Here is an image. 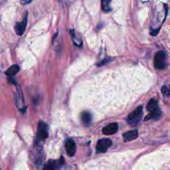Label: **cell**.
<instances>
[{
  "mask_svg": "<svg viewBox=\"0 0 170 170\" xmlns=\"http://www.w3.org/2000/svg\"><path fill=\"white\" fill-rule=\"evenodd\" d=\"M147 110L150 113V114L147 115L145 120H148L150 119H154L158 120L162 116V111H161L157 100L155 99H151L148 104L147 105Z\"/></svg>",
  "mask_w": 170,
  "mask_h": 170,
  "instance_id": "cell-1",
  "label": "cell"
},
{
  "mask_svg": "<svg viewBox=\"0 0 170 170\" xmlns=\"http://www.w3.org/2000/svg\"><path fill=\"white\" fill-rule=\"evenodd\" d=\"M143 116V106H139L128 116L127 122L132 126H136L140 124Z\"/></svg>",
  "mask_w": 170,
  "mask_h": 170,
  "instance_id": "cell-2",
  "label": "cell"
},
{
  "mask_svg": "<svg viewBox=\"0 0 170 170\" xmlns=\"http://www.w3.org/2000/svg\"><path fill=\"white\" fill-rule=\"evenodd\" d=\"M49 135V126L48 125L42 121L39 122L38 130L37 132L36 138H35V144L39 145L40 144L47 139Z\"/></svg>",
  "mask_w": 170,
  "mask_h": 170,
  "instance_id": "cell-3",
  "label": "cell"
},
{
  "mask_svg": "<svg viewBox=\"0 0 170 170\" xmlns=\"http://www.w3.org/2000/svg\"><path fill=\"white\" fill-rule=\"evenodd\" d=\"M154 67L156 69L163 70L166 68V54L164 51H159L154 57Z\"/></svg>",
  "mask_w": 170,
  "mask_h": 170,
  "instance_id": "cell-4",
  "label": "cell"
},
{
  "mask_svg": "<svg viewBox=\"0 0 170 170\" xmlns=\"http://www.w3.org/2000/svg\"><path fill=\"white\" fill-rule=\"evenodd\" d=\"M15 102L17 108L18 109L21 113H25L27 106L25 103V100L23 96V93L21 90L20 87L17 88L15 93Z\"/></svg>",
  "mask_w": 170,
  "mask_h": 170,
  "instance_id": "cell-5",
  "label": "cell"
},
{
  "mask_svg": "<svg viewBox=\"0 0 170 170\" xmlns=\"http://www.w3.org/2000/svg\"><path fill=\"white\" fill-rule=\"evenodd\" d=\"M113 145V142L111 140L108 139V138H103V139H100L98 141L96 150L98 154L100 153H105Z\"/></svg>",
  "mask_w": 170,
  "mask_h": 170,
  "instance_id": "cell-6",
  "label": "cell"
},
{
  "mask_svg": "<svg viewBox=\"0 0 170 170\" xmlns=\"http://www.w3.org/2000/svg\"><path fill=\"white\" fill-rule=\"evenodd\" d=\"M28 12L27 11L25 13V16L23 17V20L19 22V23H17L16 25H15L14 29L17 35H19V36H21V35L24 33L27 28V25H28Z\"/></svg>",
  "mask_w": 170,
  "mask_h": 170,
  "instance_id": "cell-7",
  "label": "cell"
},
{
  "mask_svg": "<svg viewBox=\"0 0 170 170\" xmlns=\"http://www.w3.org/2000/svg\"><path fill=\"white\" fill-rule=\"evenodd\" d=\"M63 164V158H61L59 160H49L45 165L43 170H59Z\"/></svg>",
  "mask_w": 170,
  "mask_h": 170,
  "instance_id": "cell-8",
  "label": "cell"
},
{
  "mask_svg": "<svg viewBox=\"0 0 170 170\" xmlns=\"http://www.w3.org/2000/svg\"><path fill=\"white\" fill-rule=\"evenodd\" d=\"M65 149L67 154L69 156H73L77 151L75 142L72 139H68L65 143Z\"/></svg>",
  "mask_w": 170,
  "mask_h": 170,
  "instance_id": "cell-9",
  "label": "cell"
},
{
  "mask_svg": "<svg viewBox=\"0 0 170 170\" xmlns=\"http://www.w3.org/2000/svg\"><path fill=\"white\" fill-rule=\"evenodd\" d=\"M118 130V124L116 122L111 123L102 129V132L105 135H113Z\"/></svg>",
  "mask_w": 170,
  "mask_h": 170,
  "instance_id": "cell-10",
  "label": "cell"
},
{
  "mask_svg": "<svg viewBox=\"0 0 170 170\" xmlns=\"http://www.w3.org/2000/svg\"><path fill=\"white\" fill-rule=\"evenodd\" d=\"M123 138L124 142H130L134 140H136V138L138 137V132L136 130H130L128 131L123 134Z\"/></svg>",
  "mask_w": 170,
  "mask_h": 170,
  "instance_id": "cell-11",
  "label": "cell"
},
{
  "mask_svg": "<svg viewBox=\"0 0 170 170\" xmlns=\"http://www.w3.org/2000/svg\"><path fill=\"white\" fill-rule=\"evenodd\" d=\"M70 35L72 41L76 46L81 47L83 45V40L81 37H80V35L76 32L74 29H72L70 31Z\"/></svg>",
  "mask_w": 170,
  "mask_h": 170,
  "instance_id": "cell-12",
  "label": "cell"
},
{
  "mask_svg": "<svg viewBox=\"0 0 170 170\" xmlns=\"http://www.w3.org/2000/svg\"><path fill=\"white\" fill-rule=\"evenodd\" d=\"M92 114L87 111H84L81 114V121L84 126H90L92 123Z\"/></svg>",
  "mask_w": 170,
  "mask_h": 170,
  "instance_id": "cell-13",
  "label": "cell"
},
{
  "mask_svg": "<svg viewBox=\"0 0 170 170\" xmlns=\"http://www.w3.org/2000/svg\"><path fill=\"white\" fill-rule=\"evenodd\" d=\"M19 71V67L16 65H12L11 66L10 68H9L6 71V74L8 77H13V76L15 75Z\"/></svg>",
  "mask_w": 170,
  "mask_h": 170,
  "instance_id": "cell-14",
  "label": "cell"
},
{
  "mask_svg": "<svg viewBox=\"0 0 170 170\" xmlns=\"http://www.w3.org/2000/svg\"><path fill=\"white\" fill-rule=\"evenodd\" d=\"M112 0H101V7L105 12H109L112 10L110 6Z\"/></svg>",
  "mask_w": 170,
  "mask_h": 170,
  "instance_id": "cell-15",
  "label": "cell"
},
{
  "mask_svg": "<svg viewBox=\"0 0 170 170\" xmlns=\"http://www.w3.org/2000/svg\"><path fill=\"white\" fill-rule=\"evenodd\" d=\"M161 91H162V92L164 96H168L170 95V91L166 86L162 87V89H161Z\"/></svg>",
  "mask_w": 170,
  "mask_h": 170,
  "instance_id": "cell-16",
  "label": "cell"
},
{
  "mask_svg": "<svg viewBox=\"0 0 170 170\" xmlns=\"http://www.w3.org/2000/svg\"><path fill=\"white\" fill-rule=\"evenodd\" d=\"M113 59H112V58L110 57H107V58H105V59H104L103 60H102V61H100L99 63H98V66H103V65H105L107 63H108L109 62H110V61Z\"/></svg>",
  "mask_w": 170,
  "mask_h": 170,
  "instance_id": "cell-17",
  "label": "cell"
},
{
  "mask_svg": "<svg viewBox=\"0 0 170 170\" xmlns=\"http://www.w3.org/2000/svg\"><path fill=\"white\" fill-rule=\"evenodd\" d=\"M159 29H160V28H158L157 30H153V31H150V34L151 35H153V36H155V35H158V33H159Z\"/></svg>",
  "mask_w": 170,
  "mask_h": 170,
  "instance_id": "cell-18",
  "label": "cell"
},
{
  "mask_svg": "<svg viewBox=\"0 0 170 170\" xmlns=\"http://www.w3.org/2000/svg\"><path fill=\"white\" fill-rule=\"evenodd\" d=\"M32 0H21V2L23 4H28L30 3Z\"/></svg>",
  "mask_w": 170,
  "mask_h": 170,
  "instance_id": "cell-19",
  "label": "cell"
},
{
  "mask_svg": "<svg viewBox=\"0 0 170 170\" xmlns=\"http://www.w3.org/2000/svg\"><path fill=\"white\" fill-rule=\"evenodd\" d=\"M6 2V0H0V5H2L3 3H4Z\"/></svg>",
  "mask_w": 170,
  "mask_h": 170,
  "instance_id": "cell-20",
  "label": "cell"
},
{
  "mask_svg": "<svg viewBox=\"0 0 170 170\" xmlns=\"http://www.w3.org/2000/svg\"><path fill=\"white\" fill-rule=\"evenodd\" d=\"M169 91H170V89H169Z\"/></svg>",
  "mask_w": 170,
  "mask_h": 170,
  "instance_id": "cell-21",
  "label": "cell"
}]
</instances>
